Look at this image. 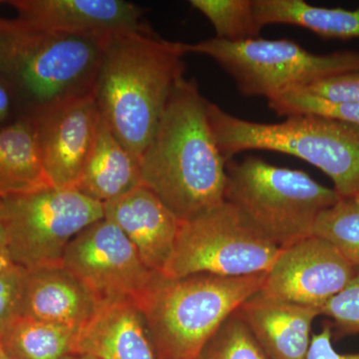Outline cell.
I'll return each mask as SVG.
<instances>
[{"label": "cell", "mask_w": 359, "mask_h": 359, "mask_svg": "<svg viewBox=\"0 0 359 359\" xmlns=\"http://www.w3.org/2000/svg\"><path fill=\"white\" fill-rule=\"evenodd\" d=\"M339 199L334 189L301 170L275 166L257 157L226 163L224 201L282 249L313 236L318 215Z\"/></svg>", "instance_id": "6"}, {"label": "cell", "mask_w": 359, "mask_h": 359, "mask_svg": "<svg viewBox=\"0 0 359 359\" xmlns=\"http://www.w3.org/2000/svg\"><path fill=\"white\" fill-rule=\"evenodd\" d=\"M257 25L299 26L325 39H359V7L354 11L314 6L304 0H252Z\"/></svg>", "instance_id": "20"}, {"label": "cell", "mask_w": 359, "mask_h": 359, "mask_svg": "<svg viewBox=\"0 0 359 359\" xmlns=\"http://www.w3.org/2000/svg\"><path fill=\"white\" fill-rule=\"evenodd\" d=\"M268 105L283 117L314 116L359 127V103L332 100L302 88L283 92L269 99Z\"/></svg>", "instance_id": "24"}, {"label": "cell", "mask_w": 359, "mask_h": 359, "mask_svg": "<svg viewBox=\"0 0 359 359\" xmlns=\"http://www.w3.org/2000/svg\"><path fill=\"white\" fill-rule=\"evenodd\" d=\"M62 264L98 304L136 302L155 273L146 268L123 231L105 218L73 238L63 255Z\"/></svg>", "instance_id": "10"}, {"label": "cell", "mask_w": 359, "mask_h": 359, "mask_svg": "<svg viewBox=\"0 0 359 359\" xmlns=\"http://www.w3.org/2000/svg\"><path fill=\"white\" fill-rule=\"evenodd\" d=\"M320 316L330 318L334 339L359 334V269L346 287L320 309Z\"/></svg>", "instance_id": "26"}, {"label": "cell", "mask_w": 359, "mask_h": 359, "mask_svg": "<svg viewBox=\"0 0 359 359\" xmlns=\"http://www.w3.org/2000/svg\"><path fill=\"white\" fill-rule=\"evenodd\" d=\"M21 116L20 104L13 89L0 75V130L13 124Z\"/></svg>", "instance_id": "30"}, {"label": "cell", "mask_w": 359, "mask_h": 359, "mask_svg": "<svg viewBox=\"0 0 359 359\" xmlns=\"http://www.w3.org/2000/svg\"><path fill=\"white\" fill-rule=\"evenodd\" d=\"M208 115L226 162L249 150L294 156L327 175L340 199L359 201V127L314 116L252 122L229 114L210 101Z\"/></svg>", "instance_id": "5"}, {"label": "cell", "mask_w": 359, "mask_h": 359, "mask_svg": "<svg viewBox=\"0 0 359 359\" xmlns=\"http://www.w3.org/2000/svg\"><path fill=\"white\" fill-rule=\"evenodd\" d=\"M141 185L140 161L118 140L100 115L93 145L75 189L104 205Z\"/></svg>", "instance_id": "18"}, {"label": "cell", "mask_w": 359, "mask_h": 359, "mask_svg": "<svg viewBox=\"0 0 359 359\" xmlns=\"http://www.w3.org/2000/svg\"><path fill=\"white\" fill-rule=\"evenodd\" d=\"M302 89L332 100L359 103V72L327 78Z\"/></svg>", "instance_id": "28"}, {"label": "cell", "mask_w": 359, "mask_h": 359, "mask_svg": "<svg viewBox=\"0 0 359 359\" xmlns=\"http://www.w3.org/2000/svg\"><path fill=\"white\" fill-rule=\"evenodd\" d=\"M266 273L175 278L155 273L136 304L156 359H198L226 318L261 290Z\"/></svg>", "instance_id": "4"}, {"label": "cell", "mask_w": 359, "mask_h": 359, "mask_svg": "<svg viewBox=\"0 0 359 359\" xmlns=\"http://www.w3.org/2000/svg\"><path fill=\"white\" fill-rule=\"evenodd\" d=\"M11 259H9L8 255H7L6 249L0 248V269L6 268L9 264H11Z\"/></svg>", "instance_id": "31"}, {"label": "cell", "mask_w": 359, "mask_h": 359, "mask_svg": "<svg viewBox=\"0 0 359 359\" xmlns=\"http://www.w3.org/2000/svg\"><path fill=\"white\" fill-rule=\"evenodd\" d=\"M102 218L103 205L76 189L47 186L0 199L4 249L25 269L62 264L73 238Z\"/></svg>", "instance_id": "8"}, {"label": "cell", "mask_w": 359, "mask_h": 359, "mask_svg": "<svg viewBox=\"0 0 359 359\" xmlns=\"http://www.w3.org/2000/svg\"><path fill=\"white\" fill-rule=\"evenodd\" d=\"M313 235L330 243L359 269V201L339 199L323 210L314 222Z\"/></svg>", "instance_id": "22"}, {"label": "cell", "mask_w": 359, "mask_h": 359, "mask_svg": "<svg viewBox=\"0 0 359 359\" xmlns=\"http://www.w3.org/2000/svg\"><path fill=\"white\" fill-rule=\"evenodd\" d=\"M6 247V237H4V229H2L1 224H0V248Z\"/></svg>", "instance_id": "33"}, {"label": "cell", "mask_w": 359, "mask_h": 359, "mask_svg": "<svg viewBox=\"0 0 359 359\" xmlns=\"http://www.w3.org/2000/svg\"><path fill=\"white\" fill-rule=\"evenodd\" d=\"M332 327L325 323L320 334L311 335V344L304 359H359V353L341 354L332 346Z\"/></svg>", "instance_id": "29"}, {"label": "cell", "mask_w": 359, "mask_h": 359, "mask_svg": "<svg viewBox=\"0 0 359 359\" xmlns=\"http://www.w3.org/2000/svg\"><path fill=\"white\" fill-rule=\"evenodd\" d=\"M106 41L0 16V75L13 89L21 114L93 94Z\"/></svg>", "instance_id": "3"}, {"label": "cell", "mask_w": 359, "mask_h": 359, "mask_svg": "<svg viewBox=\"0 0 359 359\" xmlns=\"http://www.w3.org/2000/svg\"><path fill=\"white\" fill-rule=\"evenodd\" d=\"M47 186L34 120L22 115L0 130V199Z\"/></svg>", "instance_id": "19"}, {"label": "cell", "mask_w": 359, "mask_h": 359, "mask_svg": "<svg viewBox=\"0 0 359 359\" xmlns=\"http://www.w3.org/2000/svg\"><path fill=\"white\" fill-rule=\"evenodd\" d=\"M190 4L212 23L216 39L238 42L259 37L252 0H191Z\"/></svg>", "instance_id": "23"}, {"label": "cell", "mask_w": 359, "mask_h": 359, "mask_svg": "<svg viewBox=\"0 0 359 359\" xmlns=\"http://www.w3.org/2000/svg\"><path fill=\"white\" fill-rule=\"evenodd\" d=\"M280 252L282 248L224 201L182 223L162 275L175 278L199 273L226 278L259 275L268 273Z\"/></svg>", "instance_id": "9"}, {"label": "cell", "mask_w": 359, "mask_h": 359, "mask_svg": "<svg viewBox=\"0 0 359 359\" xmlns=\"http://www.w3.org/2000/svg\"><path fill=\"white\" fill-rule=\"evenodd\" d=\"M18 18L52 32L108 39L145 27L144 11L124 0H8Z\"/></svg>", "instance_id": "13"}, {"label": "cell", "mask_w": 359, "mask_h": 359, "mask_svg": "<svg viewBox=\"0 0 359 359\" xmlns=\"http://www.w3.org/2000/svg\"><path fill=\"white\" fill-rule=\"evenodd\" d=\"M63 359H98L96 358H93L91 355H87V354H74L71 353L66 355Z\"/></svg>", "instance_id": "32"}, {"label": "cell", "mask_w": 359, "mask_h": 359, "mask_svg": "<svg viewBox=\"0 0 359 359\" xmlns=\"http://www.w3.org/2000/svg\"><path fill=\"white\" fill-rule=\"evenodd\" d=\"M208 102L195 80L182 77L140 158L142 184L181 222L224 201L228 162L212 133Z\"/></svg>", "instance_id": "1"}, {"label": "cell", "mask_w": 359, "mask_h": 359, "mask_svg": "<svg viewBox=\"0 0 359 359\" xmlns=\"http://www.w3.org/2000/svg\"><path fill=\"white\" fill-rule=\"evenodd\" d=\"M269 359H304L320 311L259 294L237 309Z\"/></svg>", "instance_id": "16"}, {"label": "cell", "mask_w": 359, "mask_h": 359, "mask_svg": "<svg viewBox=\"0 0 359 359\" xmlns=\"http://www.w3.org/2000/svg\"><path fill=\"white\" fill-rule=\"evenodd\" d=\"M185 55L182 42L161 39L146 26L106 41L94 98L118 140L139 161L184 77Z\"/></svg>", "instance_id": "2"}, {"label": "cell", "mask_w": 359, "mask_h": 359, "mask_svg": "<svg viewBox=\"0 0 359 359\" xmlns=\"http://www.w3.org/2000/svg\"><path fill=\"white\" fill-rule=\"evenodd\" d=\"M182 45L185 54H201L218 63L243 95L268 100L287 90L359 72V51L316 54L289 39L231 42L214 37Z\"/></svg>", "instance_id": "7"}, {"label": "cell", "mask_w": 359, "mask_h": 359, "mask_svg": "<svg viewBox=\"0 0 359 359\" xmlns=\"http://www.w3.org/2000/svg\"><path fill=\"white\" fill-rule=\"evenodd\" d=\"M0 359H9L7 358L6 354L4 353V351H2L1 346H0Z\"/></svg>", "instance_id": "34"}, {"label": "cell", "mask_w": 359, "mask_h": 359, "mask_svg": "<svg viewBox=\"0 0 359 359\" xmlns=\"http://www.w3.org/2000/svg\"><path fill=\"white\" fill-rule=\"evenodd\" d=\"M103 209L104 218L128 238L146 268L162 273L173 254L183 222L144 185L104 204Z\"/></svg>", "instance_id": "14"}, {"label": "cell", "mask_w": 359, "mask_h": 359, "mask_svg": "<svg viewBox=\"0 0 359 359\" xmlns=\"http://www.w3.org/2000/svg\"><path fill=\"white\" fill-rule=\"evenodd\" d=\"M25 269L9 264L0 269V334L20 316Z\"/></svg>", "instance_id": "27"}, {"label": "cell", "mask_w": 359, "mask_h": 359, "mask_svg": "<svg viewBox=\"0 0 359 359\" xmlns=\"http://www.w3.org/2000/svg\"><path fill=\"white\" fill-rule=\"evenodd\" d=\"M98 304L62 264L25 269L21 316L79 330Z\"/></svg>", "instance_id": "15"}, {"label": "cell", "mask_w": 359, "mask_h": 359, "mask_svg": "<svg viewBox=\"0 0 359 359\" xmlns=\"http://www.w3.org/2000/svg\"><path fill=\"white\" fill-rule=\"evenodd\" d=\"M32 117L49 185L76 188L100 119L93 94L68 99Z\"/></svg>", "instance_id": "12"}, {"label": "cell", "mask_w": 359, "mask_h": 359, "mask_svg": "<svg viewBox=\"0 0 359 359\" xmlns=\"http://www.w3.org/2000/svg\"><path fill=\"white\" fill-rule=\"evenodd\" d=\"M198 359H269L236 311L208 341Z\"/></svg>", "instance_id": "25"}, {"label": "cell", "mask_w": 359, "mask_h": 359, "mask_svg": "<svg viewBox=\"0 0 359 359\" xmlns=\"http://www.w3.org/2000/svg\"><path fill=\"white\" fill-rule=\"evenodd\" d=\"M98 359H156L136 302L99 304L79 328L72 353Z\"/></svg>", "instance_id": "17"}, {"label": "cell", "mask_w": 359, "mask_h": 359, "mask_svg": "<svg viewBox=\"0 0 359 359\" xmlns=\"http://www.w3.org/2000/svg\"><path fill=\"white\" fill-rule=\"evenodd\" d=\"M0 4H4V1H0Z\"/></svg>", "instance_id": "35"}, {"label": "cell", "mask_w": 359, "mask_h": 359, "mask_svg": "<svg viewBox=\"0 0 359 359\" xmlns=\"http://www.w3.org/2000/svg\"><path fill=\"white\" fill-rule=\"evenodd\" d=\"M77 332L20 316L0 334V346L9 359H63Z\"/></svg>", "instance_id": "21"}, {"label": "cell", "mask_w": 359, "mask_h": 359, "mask_svg": "<svg viewBox=\"0 0 359 359\" xmlns=\"http://www.w3.org/2000/svg\"><path fill=\"white\" fill-rule=\"evenodd\" d=\"M355 273L330 243L309 236L282 249L259 294L320 311Z\"/></svg>", "instance_id": "11"}]
</instances>
